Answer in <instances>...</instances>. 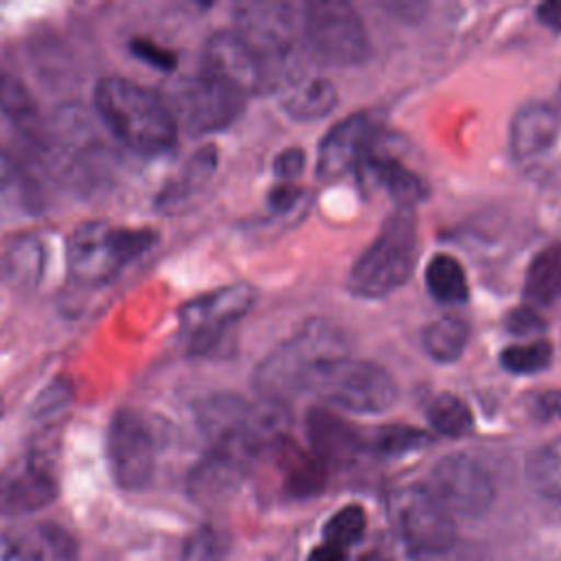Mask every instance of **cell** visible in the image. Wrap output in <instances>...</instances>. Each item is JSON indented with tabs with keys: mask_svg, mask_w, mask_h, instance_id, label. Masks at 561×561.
I'll use <instances>...</instances> for the list:
<instances>
[{
	"mask_svg": "<svg viewBox=\"0 0 561 561\" xmlns=\"http://www.w3.org/2000/svg\"><path fill=\"white\" fill-rule=\"evenodd\" d=\"M13 178V164H11V158L7 156V151L0 147V186L9 184Z\"/></svg>",
	"mask_w": 561,
	"mask_h": 561,
	"instance_id": "obj_43",
	"label": "cell"
},
{
	"mask_svg": "<svg viewBox=\"0 0 561 561\" xmlns=\"http://www.w3.org/2000/svg\"><path fill=\"white\" fill-rule=\"evenodd\" d=\"M156 239L158 234L149 228L83 221L68 237V272L77 283L101 285L147 252Z\"/></svg>",
	"mask_w": 561,
	"mask_h": 561,
	"instance_id": "obj_4",
	"label": "cell"
},
{
	"mask_svg": "<svg viewBox=\"0 0 561 561\" xmlns=\"http://www.w3.org/2000/svg\"><path fill=\"white\" fill-rule=\"evenodd\" d=\"M307 561H346V548L322 541L309 552Z\"/></svg>",
	"mask_w": 561,
	"mask_h": 561,
	"instance_id": "obj_42",
	"label": "cell"
},
{
	"mask_svg": "<svg viewBox=\"0 0 561 561\" xmlns=\"http://www.w3.org/2000/svg\"><path fill=\"white\" fill-rule=\"evenodd\" d=\"M250 403L234 392H210L195 403V419L213 451L243 460L248 454Z\"/></svg>",
	"mask_w": 561,
	"mask_h": 561,
	"instance_id": "obj_15",
	"label": "cell"
},
{
	"mask_svg": "<svg viewBox=\"0 0 561 561\" xmlns=\"http://www.w3.org/2000/svg\"><path fill=\"white\" fill-rule=\"evenodd\" d=\"M0 110L15 121V125H28L37 114V103L31 90L11 72H0Z\"/></svg>",
	"mask_w": 561,
	"mask_h": 561,
	"instance_id": "obj_31",
	"label": "cell"
},
{
	"mask_svg": "<svg viewBox=\"0 0 561 561\" xmlns=\"http://www.w3.org/2000/svg\"><path fill=\"white\" fill-rule=\"evenodd\" d=\"M305 169V153L300 147H287L274 158V173L283 180H291L300 175Z\"/></svg>",
	"mask_w": 561,
	"mask_h": 561,
	"instance_id": "obj_36",
	"label": "cell"
},
{
	"mask_svg": "<svg viewBox=\"0 0 561 561\" xmlns=\"http://www.w3.org/2000/svg\"><path fill=\"white\" fill-rule=\"evenodd\" d=\"M346 333L331 320H307L287 342L267 353L254 368L259 397L285 401L309 388L311 377L329 362L346 357Z\"/></svg>",
	"mask_w": 561,
	"mask_h": 561,
	"instance_id": "obj_2",
	"label": "cell"
},
{
	"mask_svg": "<svg viewBox=\"0 0 561 561\" xmlns=\"http://www.w3.org/2000/svg\"><path fill=\"white\" fill-rule=\"evenodd\" d=\"M535 405L541 419H561V390L541 392Z\"/></svg>",
	"mask_w": 561,
	"mask_h": 561,
	"instance_id": "obj_39",
	"label": "cell"
},
{
	"mask_svg": "<svg viewBox=\"0 0 561 561\" xmlns=\"http://www.w3.org/2000/svg\"><path fill=\"white\" fill-rule=\"evenodd\" d=\"M215 164H217V151H215L213 145H206V147L197 149L188 158V162L182 167L178 178H173V182L160 193V206L162 208L175 206L184 197L193 195V191L202 188L210 180V175L215 171Z\"/></svg>",
	"mask_w": 561,
	"mask_h": 561,
	"instance_id": "obj_25",
	"label": "cell"
},
{
	"mask_svg": "<svg viewBox=\"0 0 561 561\" xmlns=\"http://www.w3.org/2000/svg\"><path fill=\"white\" fill-rule=\"evenodd\" d=\"M559 114L541 101L522 105L511 123V151L515 158H533L546 151L559 134Z\"/></svg>",
	"mask_w": 561,
	"mask_h": 561,
	"instance_id": "obj_19",
	"label": "cell"
},
{
	"mask_svg": "<svg viewBox=\"0 0 561 561\" xmlns=\"http://www.w3.org/2000/svg\"><path fill=\"white\" fill-rule=\"evenodd\" d=\"M131 48H134V53H136L140 59H145V61H149V64H153V66H160V68H173V66H175L173 53L162 50L160 46H156V44H151V42L138 39V42L131 44Z\"/></svg>",
	"mask_w": 561,
	"mask_h": 561,
	"instance_id": "obj_38",
	"label": "cell"
},
{
	"mask_svg": "<svg viewBox=\"0 0 561 561\" xmlns=\"http://www.w3.org/2000/svg\"><path fill=\"white\" fill-rule=\"evenodd\" d=\"M164 99L178 125L182 123L195 134H206L230 125L243 112L248 96L230 83L199 70L195 77H184L173 83L171 94Z\"/></svg>",
	"mask_w": 561,
	"mask_h": 561,
	"instance_id": "obj_8",
	"label": "cell"
},
{
	"mask_svg": "<svg viewBox=\"0 0 561 561\" xmlns=\"http://www.w3.org/2000/svg\"><path fill=\"white\" fill-rule=\"evenodd\" d=\"M430 425L443 436H462L473 425L469 405L454 392H438L427 401L425 408Z\"/></svg>",
	"mask_w": 561,
	"mask_h": 561,
	"instance_id": "obj_28",
	"label": "cell"
},
{
	"mask_svg": "<svg viewBox=\"0 0 561 561\" xmlns=\"http://www.w3.org/2000/svg\"><path fill=\"white\" fill-rule=\"evenodd\" d=\"M228 537L210 524H202L186 537L182 561H224L228 554Z\"/></svg>",
	"mask_w": 561,
	"mask_h": 561,
	"instance_id": "obj_32",
	"label": "cell"
},
{
	"mask_svg": "<svg viewBox=\"0 0 561 561\" xmlns=\"http://www.w3.org/2000/svg\"><path fill=\"white\" fill-rule=\"evenodd\" d=\"M359 169L364 171V178L386 188L401 208H412L416 202L427 197V184L394 158L368 156Z\"/></svg>",
	"mask_w": 561,
	"mask_h": 561,
	"instance_id": "obj_20",
	"label": "cell"
},
{
	"mask_svg": "<svg viewBox=\"0 0 561 561\" xmlns=\"http://www.w3.org/2000/svg\"><path fill=\"white\" fill-rule=\"evenodd\" d=\"M241 460L210 451L206 460H202L193 471L188 480L191 495L197 502H215L224 495H228L237 480H239Z\"/></svg>",
	"mask_w": 561,
	"mask_h": 561,
	"instance_id": "obj_22",
	"label": "cell"
},
{
	"mask_svg": "<svg viewBox=\"0 0 561 561\" xmlns=\"http://www.w3.org/2000/svg\"><path fill=\"white\" fill-rule=\"evenodd\" d=\"M92 101L103 125L131 151L156 156L175 145V114L156 90L134 79L110 75L96 81Z\"/></svg>",
	"mask_w": 561,
	"mask_h": 561,
	"instance_id": "obj_1",
	"label": "cell"
},
{
	"mask_svg": "<svg viewBox=\"0 0 561 561\" xmlns=\"http://www.w3.org/2000/svg\"><path fill=\"white\" fill-rule=\"evenodd\" d=\"M283 110L298 121L327 116L337 103V90L331 79L318 75H294L278 83Z\"/></svg>",
	"mask_w": 561,
	"mask_h": 561,
	"instance_id": "obj_18",
	"label": "cell"
},
{
	"mask_svg": "<svg viewBox=\"0 0 561 561\" xmlns=\"http://www.w3.org/2000/svg\"><path fill=\"white\" fill-rule=\"evenodd\" d=\"M425 285L438 302H465L469 296L462 265L451 254H434L425 267Z\"/></svg>",
	"mask_w": 561,
	"mask_h": 561,
	"instance_id": "obj_27",
	"label": "cell"
},
{
	"mask_svg": "<svg viewBox=\"0 0 561 561\" xmlns=\"http://www.w3.org/2000/svg\"><path fill=\"white\" fill-rule=\"evenodd\" d=\"M379 129L381 116L375 110L353 112L335 123L320 140L316 162L318 175L324 180H333L359 167L370 156V147Z\"/></svg>",
	"mask_w": 561,
	"mask_h": 561,
	"instance_id": "obj_13",
	"label": "cell"
},
{
	"mask_svg": "<svg viewBox=\"0 0 561 561\" xmlns=\"http://www.w3.org/2000/svg\"><path fill=\"white\" fill-rule=\"evenodd\" d=\"M388 517L401 543L416 554H445L456 543V522L425 484H403L388 497Z\"/></svg>",
	"mask_w": 561,
	"mask_h": 561,
	"instance_id": "obj_6",
	"label": "cell"
},
{
	"mask_svg": "<svg viewBox=\"0 0 561 561\" xmlns=\"http://www.w3.org/2000/svg\"><path fill=\"white\" fill-rule=\"evenodd\" d=\"M0 414H2V401H0Z\"/></svg>",
	"mask_w": 561,
	"mask_h": 561,
	"instance_id": "obj_44",
	"label": "cell"
},
{
	"mask_svg": "<svg viewBox=\"0 0 561 561\" xmlns=\"http://www.w3.org/2000/svg\"><path fill=\"white\" fill-rule=\"evenodd\" d=\"M419 256V230L412 208H397L383 221L375 241L357 256L348 274V289L362 298H381L399 289Z\"/></svg>",
	"mask_w": 561,
	"mask_h": 561,
	"instance_id": "obj_3",
	"label": "cell"
},
{
	"mask_svg": "<svg viewBox=\"0 0 561 561\" xmlns=\"http://www.w3.org/2000/svg\"><path fill=\"white\" fill-rule=\"evenodd\" d=\"M469 340V327L458 316H440L423 329V346L436 362H454L462 355Z\"/></svg>",
	"mask_w": 561,
	"mask_h": 561,
	"instance_id": "obj_26",
	"label": "cell"
},
{
	"mask_svg": "<svg viewBox=\"0 0 561 561\" xmlns=\"http://www.w3.org/2000/svg\"><path fill=\"white\" fill-rule=\"evenodd\" d=\"M366 533V511L359 504H346L337 508L322 526V541L348 548L357 543Z\"/></svg>",
	"mask_w": 561,
	"mask_h": 561,
	"instance_id": "obj_29",
	"label": "cell"
},
{
	"mask_svg": "<svg viewBox=\"0 0 561 561\" xmlns=\"http://www.w3.org/2000/svg\"><path fill=\"white\" fill-rule=\"evenodd\" d=\"M256 300V289L234 283L197 296L180 307V333L193 353H204L217 344L224 331L241 320Z\"/></svg>",
	"mask_w": 561,
	"mask_h": 561,
	"instance_id": "obj_10",
	"label": "cell"
},
{
	"mask_svg": "<svg viewBox=\"0 0 561 561\" xmlns=\"http://www.w3.org/2000/svg\"><path fill=\"white\" fill-rule=\"evenodd\" d=\"M537 20L554 31H561V0H548L537 7Z\"/></svg>",
	"mask_w": 561,
	"mask_h": 561,
	"instance_id": "obj_41",
	"label": "cell"
},
{
	"mask_svg": "<svg viewBox=\"0 0 561 561\" xmlns=\"http://www.w3.org/2000/svg\"><path fill=\"white\" fill-rule=\"evenodd\" d=\"M309 388L320 399L362 414L383 412L397 399V383L383 366L353 357L324 364L311 377Z\"/></svg>",
	"mask_w": 561,
	"mask_h": 561,
	"instance_id": "obj_5",
	"label": "cell"
},
{
	"mask_svg": "<svg viewBox=\"0 0 561 561\" xmlns=\"http://www.w3.org/2000/svg\"><path fill=\"white\" fill-rule=\"evenodd\" d=\"M307 434L311 451L324 465H344L359 449L357 432L327 408H311L307 414Z\"/></svg>",
	"mask_w": 561,
	"mask_h": 561,
	"instance_id": "obj_17",
	"label": "cell"
},
{
	"mask_svg": "<svg viewBox=\"0 0 561 561\" xmlns=\"http://www.w3.org/2000/svg\"><path fill=\"white\" fill-rule=\"evenodd\" d=\"M552 359V344L543 337L526 344H511L502 351L500 364L515 375H533L543 370Z\"/></svg>",
	"mask_w": 561,
	"mask_h": 561,
	"instance_id": "obj_30",
	"label": "cell"
},
{
	"mask_svg": "<svg viewBox=\"0 0 561 561\" xmlns=\"http://www.w3.org/2000/svg\"><path fill=\"white\" fill-rule=\"evenodd\" d=\"M274 451L278 454L285 484L294 495H313L324 486L327 465L313 451H305L289 438H285Z\"/></svg>",
	"mask_w": 561,
	"mask_h": 561,
	"instance_id": "obj_21",
	"label": "cell"
},
{
	"mask_svg": "<svg viewBox=\"0 0 561 561\" xmlns=\"http://www.w3.org/2000/svg\"><path fill=\"white\" fill-rule=\"evenodd\" d=\"M283 64L263 57L237 31H219L210 35L202 53V72L217 77L245 96L280 81Z\"/></svg>",
	"mask_w": 561,
	"mask_h": 561,
	"instance_id": "obj_11",
	"label": "cell"
},
{
	"mask_svg": "<svg viewBox=\"0 0 561 561\" xmlns=\"http://www.w3.org/2000/svg\"><path fill=\"white\" fill-rule=\"evenodd\" d=\"M526 480L539 495L561 502V436L528 454Z\"/></svg>",
	"mask_w": 561,
	"mask_h": 561,
	"instance_id": "obj_24",
	"label": "cell"
},
{
	"mask_svg": "<svg viewBox=\"0 0 561 561\" xmlns=\"http://www.w3.org/2000/svg\"><path fill=\"white\" fill-rule=\"evenodd\" d=\"M105 458L114 482L125 491L145 489L156 469V440L147 421L131 408L112 414L105 432Z\"/></svg>",
	"mask_w": 561,
	"mask_h": 561,
	"instance_id": "obj_9",
	"label": "cell"
},
{
	"mask_svg": "<svg viewBox=\"0 0 561 561\" xmlns=\"http://www.w3.org/2000/svg\"><path fill=\"white\" fill-rule=\"evenodd\" d=\"M440 506L451 515L478 517L495 500V484L491 473L467 454H449L440 458L425 484Z\"/></svg>",
	"mask_w": 561,
	"mask_h": 561,
	"instance_id": "obj_12",
	"label": "cell"
},
{
	"mask_svg": "<svg viewBox=\"0 0 561 561\" xmlns=\"http://www.w3.org/2000/svg\"><path fill=\"white\" fill-rule=\"evenodd\" d=\"M427 443H432V436L412 425H383L375 434V449L390 456L423 449Z\"/></svg>",
	"mask_w": 561,
	"mask_h": 561,
	"instance_id": "obj_33",
	"label": "cell"
},
{
	"mask_svg": "<svg viewBox=\"0 0 561 561\" xmlns=\"http://www.w3.org/2000/svg\"><path fill=\"white\" fill-rule=\"evenodd\" d=\"M68 403H70V383L64 379H55L42 390L33 410L39 416H44V414H55L57 410H61Z\"/></svg>",
	"mask_w": 561,
	"mask_h": 561,
	"instance_id": "obj_34",
	"label": "cell"
},
{
	"mask_svg": "<svg viewBox=\"0 0 561 561\" xmlns=\"http://www.w3.org/2000/svg\"><path fill=\"white\" fill-rule=\"evenodd\" d=\"M561 296V243L539 250L526 270L524 298L530 305H550Z\"/></svg>",
	"mask_w": 561,
	"mask_h": 561,
	"instance_id": "obj_23",
	"label": "cell"
},
{
	"mask_svg": "<svg viewBox=\"0 0 561 561\" xmlns=\"http://www.w3.org/2000/svg\"><path fill=\"white\" fill-rule=\"evenodd\" d=\"M234 22L237 33L276 64H283L302 26V18L287 2H243L234 9Z\"/></svg>",
	"mask_w": 561,
	"mask_h": 561,
	"instance_id": "obj_14",
	"label": "cell"
},
{
	"mask_svg": "<svg viewBox=\"0 0 561 561\" xmlns=\"http://www.w3.org/2000/svg\"><path fill=\"white\" fill-rule=\"evenodd\" d=\"M309 48L324 61L353 66L370 55V42L357 11L340 0L309 2L302 9Z\"/></svg>",
	"mask_w": 561,
	"mask_h": 561,
	"instance_id": "obj_7",
	"label": "cell"
},
{
	"mask_svg": "<svg viewBox=\"0 0 561 561\" xmlns=\"http://www.w3.org/2000/svg\"><path fill=\"white\" fill-rule=\"evenodd\" d=\"M543 327H546V322L537 316V311L533 307H517V309L508 311V316H506V329L519 337L539 333Z\"/></svg>",
	"mask_w": 561,
	"mask_h": 561,
	"instance_id": "obj_35",
	"label": "cell"
},
{
	"mask_svg": "<svg viewBox=\"0 0 561 561\" xmlns=\"http://www.w3.org/2000/svg\"><path fill=\"white\" fill-rule=\"evenodd\" d=\"M57 497V480L39 456H24L0 471V515L15 517L46 508Z\"/></svg>",
	"mask_w": 561,
	"mask_h": 561,
	"instance_id": "obj_16",
	"label": "cell"
},
{
	"mask_svg": "<svg viewBox=\"0 0 561 561\" xmlns=\"http://www.w3.org/2000/svg\"><path fill=\"white\" fill-rule=\"evenodd\" d=\"M300 197H302V188H300V186H296V184H291V182H280V184H276V186L270 191L267 202H270V206H272L276 213H285V210H291V208L298 204Z\"/></svg>",
	"mask_w": 561,
	"mask_h": 561,
	"instance_id": "obj_37",
	"label": "cell"
},
{
	"mask_svg": "<svg viewBox=\"0 0 561 561\" xmlns=\"http://www.w3.org/2000/svg\"><path fill=\"white\" fill-rule=\"evenodd\" d=\"M0 561H33V559L28 557L26 548L18 539L0 533Z\"/></svg>",
	"mask_w": 561,
	"mask_h": 561,
	"instance_id": "obj_40",
	"label": "cell"
}]
</instances>
